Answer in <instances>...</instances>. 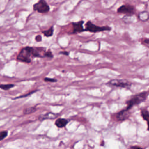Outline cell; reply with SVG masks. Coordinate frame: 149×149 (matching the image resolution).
Listing matches in <instances>:
<instances>
[{"label": "cell", "instance_id": "cell-1", "mask_svg": "<svg viewBox=\"0 0 149 149\" xmlns=\"http://www.w3.org/2000/svg\"><path fill=\"white\" fill-rule=\"evenodd\" d=\"M33 57V47H26L23 48L17 56V59L19 61L30 63Z\"/></svg>", "mask_w": 149, "mask_h": 149}, {"label": "cell", "instance_id": "cell-2", "mask_svg": "<svg viewBox=\"0 0 149 149\" xmlns=\"http://www.w3.org/2000/svg\"><path fill=\"white\" fill-rule=\"evenodd\" d=\"M148 95V92L147 91H144L141 93H139L137 95H134L131 99H130L127 102V107L126 108V109L129 110L133 106L138 105L142 102L143 101H145Z\"/></svg>", "mask_w": 149, "mask_h": 149}, {"label": "cell", "instance_id": "cell-3", "mask_svg": "<svg viewBox=\"0 0 149 149\" xmlns=\"http://www.w3.org/2000/svg\"><path fill=\"white\" fill-rule=\"evenodd\" d=\"M111 30V27L108 26H105L103 27L98 26L94 23H93L91 21H87L86 23V28L84 29V31H89L91 33H98L104 31H110Z\"/></svg>", "mask_w": 149, "mask_h": 149}, {"label": "cell", "instance_id": "cell-4", "mask_svg": "<svg viewBox=\"0 0 149 149\" xmlns=\"http://www.w3.org/2000/svg\"><path fill=\"white\" fill-rule=\"evenodd\" d=\"M107 84L111 86L125 88H130L132 86V83L129 81L125 79H112L108 82Z\"/></svg>", "mask_w": 149, "mask_h": 149}, {"label": "cell", "instance_id": "cell-5", "mask_svg": "<svg viewBox=\"0 0 149 149\" xmlns=\"http://www.w3.org/2000/svg\"><path fill=\"white\" fill-rule=\"evenodd\" d=\"M33 9L38 13H47L49 11L50 8L45 0H39L38 2L34 4Z\"/></svg>", "mask_w": 149, "mask_h": 149}, {"label": "cell", "instance_id": "cell-6", "mask_svg": "<svg viewBox=\"0 0 149 149\" xmlns=\"http://www.w3.org/2000/svg\"><path fill=\"white\" fill-rule=\"evenodd\" d=\"M134 8L130 5H123L117 9V12L125 14L127 16H132L134 14Z\"/></svg>", "mask_w": 149, "mask_h": 149}, {"label": "cell", "instance_id": "cell-7", "mask_svg": "<svg viewBox=\"0 0 149 149\" xmlns=\"http://www.w3.org/2000/svg\"><path fill=\"white\" fill-rule=\"evenodd\" d=\"M84 21L83 20H80L77 22H72V27H73V30H72V34H77L79 33H81L84 31V29L83 27V24Z\"/></svg>", "mask_w": 149, "mask_h": 149}, {"label": "cell", "instance_id": "cell-8", "mask_svg": "<svg viewBox=\"0 0 149 149\" xmlns=\"http://www.w3.org/2000/svg\"><path fill=\"white\" fill-rule=\"evenodd\" d=\"M129 116V110H127L125 109L124 110L121 111L119 113H118L116 115V118L118 120H123L126 118H127Z\"/></svg>", "mask_w": 149, "mask_h": 149}, {"label": "cell", "instance_id": "cell-9", "mask_svg": "<svg viewBox=\"0 0 149 149\" xmlns=\"http://www.w3.org/2000/svg\"><path fill=\"white\" fill-rule=\"evenodd\" d=\"M68 123V120L66 119L63 118H59L55 121V125L58 127H65Z\"/></svg>", "mask_w": 149, "mask_h": 149}, {"label": "cell", "instance_id": "cell-10", "mask_svg": "<svg viewBox=\"0 0 149 149\" xmlns=\"http://www.w3.org/2000/svg\"><path fill=\"white\" fill-rule=\"evenodd\" d=\"M56 117V115L53 113H51V112H49V113H47L44 115H42V116H40V118H39V119L42 120H44V119H55Z\"/></svg>", "mask_w": 149, "mask_h": 149}, {"label": "cell", "instance_id": "cell-11", "mask_svg": "<svg viewBox=\"0 0 149 149\" xmlns=\"http://www.w3.org/2000/svg\"><path fill=\"white\" fill-rule=\"evenodd\" d=\"M139 19L142 22H146L148 19V13L147 11H143L139 14Z\"/></svg>", "mask_w": 149, "mask_h": 149}, {"label": "cell", "instance_id": "cell-12", "mask_svg": "<svg viewBox=\"0 0 149 149\" xmlns=\"http://www.w3.org/2000/svg\"><path fill=\"white\" fill-rule=\"evenodd\" d=\"M42 33L44 35V36H45L47 37H51L54 33V26H52L49 29H48L47 30L42 31Z\"/></svg>", "mask_w": 149, "mask_h": 149}, {"label": "cell", "instance_id": "cell-13", "mask_svg": "<svg viewBox=\"0 0 149 149\" xmlns=\"http://www.w3.org/2000/svg\"><path fill=\"white\" fill-rule=\"evenodd\" d=\"M36 111V108L35 107H29V108H26L24 110L23 113L24 114L27 115V114H30V113H31L33 112H34Z\"/></svg>", "mask_w": 149, "mask_h": 149}, {"label": "cell", "instance_id": "cell-14", "mask_svg": "<svg viewBox=\"0 0 149 149\" xmlns=\"http://www.w3.org/2000/svg\"><path fill=\"white\" fill-rule=\"evenodd\" d=\"M14 87L13 84H1L0 85V88L6 90H9L10 88Z\"/></svg>", "mask_w": 149, "mask_h": 149}, {"label": "cell", "instance_id": "cell-15", "mask_svg": "<svg viewBox=\"0 0 149 149\" xmlns=\"http://www.w3.org/2000/svg\"><path fill=\"white\" fill-rule=\"evenodd\" d=\"M141 115H142V116H143V119L144 120H146V121H148V112L146 109H144V110L142 111Z\"/></svg>", "mask_w": 149, "mask_h": 149}, {"label": "cell", "instance_id": "cell-16", "mask_svg": "<svg viewBox=\"0 0 149 149\" xmlns=\"http://www.w3.org/2000/svg\"><path fill=\"white\" fill-rule=\"evenodd\" d=\"M8 135L7 131H2L0 132V141L3 140Z\"/></svg>", "mask_w": 149, "mask_h": 149}, {"label": "cell", "instance_id": "cell-17", "mask_svg": "<svg viewBox=\"0 0 149 149\" xmlns=\"http://www.w3.org/2000/svg\"><path fill=\"white\" fill-rule=\"evenodd\" d=\"M44 80L46 82H52V83H54V82H56L57 80L53 79V78H48V77H45L44 78Z\"/></svg>", "mask_w": 149, "mask_h": 149}, {"label": "cell", "instance_id": "cell-18", "mask_svg": "<svg viewBox=\"0 0 149 149\" xmlns=\"http://www.w3.org/2000/svg\"><path fill=\"white\" fill-rule=\"evenodd\" d=\"M45 57L50 58H53L52 53V52L50 50H48L47 51H46V52H45Z\"/></svg>", "mask_w": 149, "mask_h": 149}, {"label": "cell", "instance_id": "cell-19", "mask_svg": "<svg viewBox=\"0 0 149 149\" xmlns=\"http://www.w3.org/2000/svg\"><path fill=\"white\" fill-rule=\"evenodd\" d=\"M142 41H143V44H144L147 46H148V44H149V40H148V38H143L142 39Z\"/></svg>", "mask_w": 149, "mask_h": 149}, {"label": "cell", "instance_id": "cell-20", "mask_svg": "<svg viewBox=\"0 0 149 149\" xmlns=\"http://www.w3.org/2000/svg\"><path fill=\"white\" fill-rule=\"evenodd\" d=\"M35 40L37 42H41L42 41V37L41 35H37L35 37Z\"/></svg>", "mask_w": 149, "mask_h": 149}, {"label": "cell", "instance_id": "cell-21", "mask_svg": "<svg viewBox=\"0 0 149 149\" xmlns=\"http://www.w3.org/2000/svg\"><path fill=\"white\" fill-rule=\"evenodd\" d=\"M59 54H63V55H69V52H67V51H61V52H59Z\"/></svg>", "mask_w": 149, "mask_h": 149}, {"label": "cell", "instance_id": "cell-22", "mask_svg": "<svg viewBox=\"0 0 149 149\" xmlns=\"http://www.w3.org/2000/svg\"><path fill=\"white\" fill-rule=\"evenodd\" d=\"M130 149H143V148L138 146H132L130 148Z\"/></svg>", "mask_w": 149, "mask_h": 149}]
</instances>
